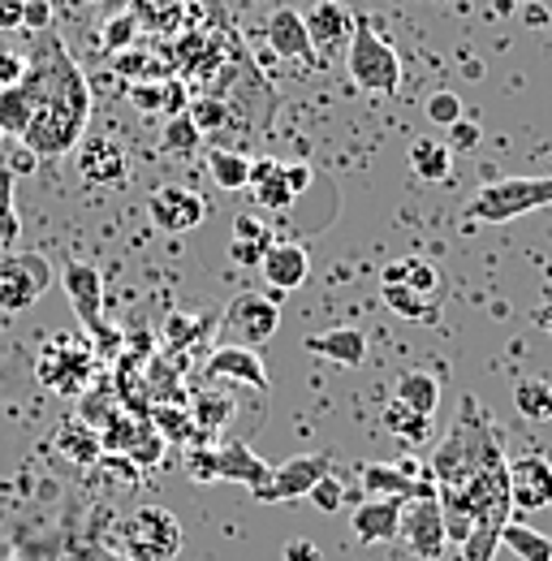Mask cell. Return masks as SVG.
I'll return each mask as SVG.
<instances>
[{"mask_svg": "<svg viewBox=\"0 0 552 561\" xmlns=\"http://www.w3.org/2000/svg\"><path fill=\"white\" fill-rule=\"evenodd\" d=\"M22 91L31 95V122L22 130V147L35 160H61L91 122V87L69 57L66 39L53 31L31 35V57L22 73Z\"/></svg>", "mask_w": 552, "mask_h": 561, "instance_id": "obj_1", "label": "cell"}, {"mask_svg": "<svg viewBox=\"0 0 552 561\" xmlns=\"http://www.w3.org/2000/svg\"><path fill=\"white\" fill-rule=\"evenodd\" d=\"M552 208V173H527V178H501L471 195L467 216L480 225H505L527 211Z\"/></svg>", "mask_w": 552, "mask_h": 561, "instance_id": "obj_2", "label": "cell"}, {"mask_svg": "<svg viewBox=\"0 0 552 561\" xmlns=\"http://www.w3.org/2000/svg\"><path fill=\"white\" fill-rule=\"evenodd\" d=\"M345 66H349L354 87L371 95H393L402 87V57L371 22H354V35L345 44Z\"/></svg>", "mask_w": 552, "mask_h": 561, "instance_id": "obj_3", "label": "cell"}, {"mask_svg": "<svg viewBox=\"0 0 552 561\" xmlns=\"http://www.w3.org/2000/svg\"><path fill=\"white\" fill-rule=\"evenodd\" d=\"M53 264L44 251H4L0 255V311H31L53 289Z\"/></svg>", "mask_w": 552, "mask_h": 561, "instance_id": "obj_4", "label": "cell"}, {"mask_svg": "<svg viewBox=\"0 0 552 561\" xmlns=\"http://www.w3.org/2000/svg\"><path fill=\"white\" fill-rule=\"evenodd\" d=\"M122 540L135 561H173L182 553V523L164 505H138L126 518Z\"/></svg>", "mask_w": 552, "mask_h": 561, "instance_id": "obj_5", "label": "cell"}, {"mask_svg": "<svg viewBox=\"0 0 552 561\" xmlns=\"http://www.w3.org/2000/svg\"><path fill=\"white\" fill-rule=\"evenodd\" d=\"M311 186V169L307 164H280L273 156H260L251 160V182L246 191L255 195V208L285 211L294 208V199Z\"/></svg>", "mask_w": 552, "mask_h": 561, "instance_id": "obj_6", "label": "cell"}, {"mask_svg": "<svg viewBox=\"0 0 552 561\" xmlns=\"http://www.w3.org/2000/svg\"><path fill=\"white\" fill-rule=\"evenodd\" d=\"M402 540L411 549V558L418 561H440L449 531H445V510L440 496H414L402 505Z\"/></svg>", "mask_w": 552, "mask_h": 561, "instance_id": "obj_7", "label": "cell"}, {"mask_svg": "<svg viewBox=\"0 0 552 561\" xmlns=\"http://www.w3.org/2000/svg\"><path fill=\"white\" fill-rule=\"evenodd\" d=\"M220 320H225V329L242 342V346H264V342H273V333L280 329V307H276L268 294H255V289H246V294H238V298H229V307L220 311Z\"/></svg>", "mask_w": 552, "mask_h": 561, "instance_id": "obj_8", "label": "cell"}, {"mask_svg": "<svg viewBox=\"0 0 552 561\" xmlns=\"http://www.w3.org/2000/svg\"><path fill=\"white\" fill-rule=\"evenodd\" d=\"M333 471V454H298L289 462L273 467V476L255 489V501H298Z\"/></svg>", "mask_w": 552, "mask_h": 561, "instance_id": "obj_9", "label": "cell"}, {"mask_svg": "<svg viewBox=\"0 0 552 561\" xmlns=\"http://www.w3.org/2000/svg\"><path fill=\"white\" fill-rule=\"evenodd\" d=\"M367 496H398V501H414V496H436L432 471H423L414 458H398V462H371L358 471Z\"/></svg>", "mask_w": 552, "mask_h": 561, "instance_id": "obj_10", "label": "cell"}, {"mask_svg": "<svg viewBox=\"0 0 552 561\" xmlns=\"http://www.w3.org/2000/svg\"><path fill=\"white\" fill-rule=\"evenodd\" d=\"M73 160H78V178L91 186H122L130 178L126 147L117 139H104V135H82L73 147Z\"/></svg>", "mask_w": 552, "mask_h": 561, "instance_id": "obj_11", "label": "cell"}, {"mask_svg": "<svg viewBox=\"0 0 552 561\" xmlns=\"http://www.w3.org/2000/svg\"><path fill=\"white\" fill-rule=\"evenodd\" d=\"M147 211H151V220H156L164 233H191L195 225L207 220V199L199 191H191V186L169 182V186H156V191L147 195Z\"/></svg>", "mask_w": 552, "mask_h": 561, "instance_id": "obj_12", "label": "cell"}, {"mask_svg": "<svg viewBox=\"0 0 552 561\" xmlns=\"http://www.w3.org/2000/svg\"><path fill=\"white\" fill-rule=\"evenodd\" d=\"M264 35H268V48H273L280 61L302 66V70H315L320 66V53H315V44H311L307 22H302L298 9H289V4L273 9L268 22H264Z\"/></svg>", "mask_w": 552, "mask_h": 561, "instance_id": "obj_13", "label": "cell"}, {"mask_svg": "<svg viewBox=\"0 0 552 561\" xmlns=\"http://www.w3.org/2000/svg\"><path fill=\"white\" fill-rule=\"evenodd\" d=\"M35 371H39V380L48 389H57L66 398H78L91 385V354L78 351L73 342H53V346H44Z\"/></svg>", "mask_w": 552, "mask_h": 561, "instance_id": "obj_14", "label": "cell"}, {"mask_svg": "<svg viewBox=\"0 0 552 561\" xmlns=\"http://www.w3.org/2000/svg\"><path fill=\"white\" fill-rule=\"evenodd\" d=\"M509 505L522 514L552 505V462L544 454H522L509 462Z\"/></svg>", "mask_w": 552, "mask_h": 561, "instance_id": "obj_15", "label": "cell"}, {"mask_svg": "<svg viewBox=\"0 0 552 561\" xmlns=\"http://www.w3.org/2000/svg\"><path fill=\"white\" fill-rule=\"evenodd\" d=\"M402 505L398 496H363L349 514V531L358 545H393L402 536Z\"/></svg>", "mask_w": 552, "mask_h": 561, "instance_id": "obj_16", "label": "cell"}, {"mask_svg": "<svg viewBox=\"0 0 552 561\" xmlns=\"http://www.w3.org/2000/svg\"><path fill=\"white\" fill-rule=\"evenodd\" d=\"M273 476V467L246 445V440H229V445H211V480L216 484H246L255 492Z\"/></svg>", "mask_w": 552, "mask_h": 561, "instance_id": "obj_17", "label": "cell"}, {"mask_svg": "<svg viewBox=\"0 0 552 561\" xmlns=\"http://www.w3.org/2000/svg\"><path fill=\"white\" fill-rule=\"evenodd\" d=\"M207 380H229V385H246V389H268V367L251 346H216L204 367Z\"/></svg>", "mask_w": 552, "mask_h": 561, "instance_id": "obj_18", "label": "cell"}, {"mask_svg": "<svg viewBox=\"0 0 552 561\" xmlns=\"http://www.w3.org/2000/svg\"><path fill=\"white\" fill-rule=\"evenodd\" d=\"M302 22H307V35H311V44H315L320 57L345 48L349 35H354V13L345 9L342 0H315V4L302 13Z\"/></svg>", "mask_w": 552, "mask_h": 561, "instance_id": "obj_19", "label": "cell"}, {"mask_svg": "<svg viewBox=\"0 0 552 561\" xmlns=\"http://www.w3.org/2000/svg\"><path fill=\"white\" fill-rule=\"evenodd\" d=\"M260 273L268 280V289L276 294H289V289H302L307 277H311V255L298 247V242H276L264 251V260H260Z\"/></svg>", "mask_w": 552, "mask_h": 561, "instance_id": "obj_20", "label": "cell"}, {"mask_svg": "<svg viewBox=\"0 0 552 561\" xmlns=\"http://www.w3.org/2000/svg\"><path fill=\"white\" fill-rule=\"evenodd\" d=\"M61 285H66L69 302H73V311H78V320L87 324V329H100V307H104V277L91 268V264H82V260H73L61 268Z\"/></svg>", "mask_w": 552, "mask_h": 561, "instance_id": "obj_21", "label": "cell"}, {"mask_svg": "<svg viewBox=\"0 0 552 561\" xmlns=\"http://www.w3.org/2000/svg\"><path fill=\"white\" fill-rule=\"evenodd\" d=\"M104 440H108V445H126V454L138 458L142 467H151V462H160V458H164V436L142 420L138 423L113 420L108 423V432H104Z\"/></svg>", "mask_w": 552, "mask_h": 561, "instance_id": "obj_22", "label": "cell"}, {"mask_svg": "<svg viewBox=\"0 0 552 561\" xmlns=\"http://www.w3.org/2000/svg\"><path fill=\"white\" fill-rule=\"evenodd\" d=\"M393 398L432 420V415L440 411V376H436L432 367H411V371H402V376H398Z\"/></svg>", "mask_w": 552, "mask_h": 561, "instance_id": "obj_23", "label": "cell"}, {"mask_svg": "<svg viewBox=\"0 0 552 561\" xmlns=\"http://www.w3.org/2000/svg\"><path fill=\"white\" fill-rule=\"evenodd\" d=\"M307 351L320 354V358H333L337 367H358L367 358V333H358V329L315 333V337H307Z\"/></svg>", "mask_w": 552, "mask_h": 561, "instance_id": "obj_24", "label": "cell"}, {"mask_svg": "<svg viewBox=\"0 0 552 561\" xmlns=\"http://www.w3.org/2000/svg\"><path fill=\"white\" fill-rule=\"evenodd\" d=\"M380 298H384V307H389L393 316H402V320H418V324L436 320L432 294H418V289L402 285V280H380Z\"/></svg>", "mask_w": 552, "mask_h": 561, "instance_id": "obj_25", "label": "cell"}, {"mask_svg": "<svg viewBox=\"0 0 552 561\" xmlns=\"http://www.w3.org/2000/svg\"><path fill=\"white\" fill-rule=\"evenodd\" d=\"M220 66V39H211L204 31H186L177 39V70L186 73H211Z\"/></svg>", "mask_w": 552, "mask_h": 561, "instance_id": "obj_26", "label": "cell"}, {"mask_svg": "<svg viewBox=\"0 0 552 561\" xmlns=\"http://www.w3.org/2000/svg\"><path fill=\"white\" fill-rule=\"evenodd\" d=\"M207 173L220 191H246L251 182V160L242 151H229V147H211L207 151Z\"/></svg>", "mask_w": 552, "mask_h": 561, "instance_id": "obj_27", "label": "cell"}, {"mask_svg": "<svg viewBox=\"0 0 552 561\" xmlns=\"http://www.w3.org/2000/svg\"><path fill=\"white\" fill-rule=\"evenodd\" d=\"M501 545L518 561H552V540L527 523H501Z\"/></svg>", "mask_w": 552, "mask_h": 561, "instance_id": "obj_28", "label": "cell"}, {"mask_svg": "<svg viewBox=\"0 0 552 561\" xmlns=\"http://www.w3.org/2000/svg\"><path fill=\"white\" fill-rule=\"evenodd\" d=\"M380 423H384V432H389V436H398L402 445H423V440L432 436V420H427V415H418V411H411V407H406V402H398V398L384 407Z\"/></svg>", "mask_w": 552, "mask_h": 561, "instance_id": "obj_29", "label": "cell"}, {"mask_svg": "<svg viewBox=\"0 0 552 561\" xmlns=\"http://www.w3.org/2000/svg\"><path fill=\"white\" fill-rule=\"evenodd\" d=\"M411 169L423 182H440L453 169V151L445 139H414L411 142Z\"/></svg>", "mask_w": 552, "mask_h": 561, "instance_id": "obj_30", "label": "cell"}, {"mask_svg": "<svg viewBox=\"0 0 552 561\" xmlns=\"http://www.w3.org/2000/svg\"><path fill=\"white\" fill-rule=\"evenodd\" d=\"M233 411H238L233 398H229V393H216V389H199V393L191 398V423H195L199 432H207V436L220 432L225 423L233 420Z\"/></svg>", "mask_w": 552, "mask_h": 561, "instance_id": "obj_31", "label": "cell"}, {"mask_svg": "<svg viewBox=\"0 0 552 561\" xmlns=\"http://www.w3.org/2000/svg\"><path fill=\"white\" fill-rule=\"evenodd\" d=\"M514 407H518V415H527V420H536V423L552 420L549 376H527V380H518V385H514Z\"/></svg>", "mask_w": 552, "mask_h": 561, "instance_id": "obj_32", "label": "cell"}, {"mask_svg": "<svg viewBox=\"0 0 552 561\" xmlns=\"http://www.w3.org/2000/svg\"><path fill=\"white\" fill-rule=\"evenodd\" d=\"M100 445H104V440L91 432V423L69 420L57 427V449L69 454L73 462H95V458H100Z\"/></svg>", "mask_w": 552, "mask_h": 561, "instance_id": "obj_33", "label": "cell"}, {"mask_svg": "<svg viewBox=\"0 0 552 561\" xmlns=\"http://www.w3.org/2000/svg\"><path fill=\"white\" fill-rule=\"evenodd\" d=\"M160 147H164L169 156H177V160H191V156L204 147V130L191 122V113H177V117H169Z\"/></svg>", "mask_w": 552, "mask_h": 561, "instance_id": "obj_34", "label": "cell"}, {"mask_svg": "<svg viewBox=\"0 0 552 561\" xmlns=\"http://www.w3.org/2000/svg\"><path fill=\"white\" fill-rule=\"evenodd\" d=\"M380 280H402V285H411L418 294H440V273H436V264H427V260H398V264H389L384 268V277Z\"/></svg>", "mask_w": 552, "mask_h": 561, "instance_id": "obj_35", "label": "cell"}, {"mask_svg": "<svg viewBox=\"0 0 552 561\" xmlns=\"http://www.w3.org/2000/svg\"><path fill=\"white\" fill-rule=\"evenodd\" d=\"M26 122H31V95L22 91V82H18V87H4V91H0V135L22 139Z\"/></svg>", "mask_w": 552, "mask_h": 561, "instance_id": "obj_36", "label": "cell"}, {"mask_svg": "<svg viewBox=\"0 0 552 561\" xmlns=\"http://www.w3.org/2000/svg\"><path fill=\"white\" fill-rule=\"evenodd\" d=\"M13 169L0 164V251H9L22 233V220H18V208H13Z\"/></svg>", "mask_w": 552, "mask_h": 561, "instance_id": "obj_37", "label": "cell"}, {"mask_svg": "<svg viewBox=\"0 0 552 561\" xmlns=\"http://www.w3.org/2000/svg\"><path fill=\"white\" fill-rule=\"evenodd\" d=\"M423 113H427V122L432 126H453V122H462V100L453 95V91H432L427 100H423Z\"/></svg>", "mask_w": 552, "mask_h": 561, "instance_id": "obj_38", "label": "cell"}, {"mask_svg": "<svg viewBox=\"0 0 552 561\" xmlns=\"http://www.w3.org/2000/svg\"><path fill=\"white\" fill-rule=\"evenodd\" d=\"M496 545H501V527L483 523V527H471V536L462 540L467 549V561H492L496 558Z\"/></svg>", "mask_w": 552, "mask_h": 561, "instance_id": "obj_39", "label": "cell"}, {"mask_svg": "<svg viewBox=\"0 0 552 561\" xmlns=\"http://www.w3.org/2000/svg\"><path fill=\"white\" fill-rule=\"evenodd\" d=\"M268 247H273V233H268V238H233V242H229V260H233L238 268H260V260H264Z\"/></svg>", "mask_w": 552, "mask_h": 561, "instance_id": "obj_40", "label": "cell"}, {"mask_svg": "<svg viewBox=\"0 0 552 561\" xmlns=\"http://www.w3.org/2000/svg\"><path fill=\"white\" fill-rule=\"evenodd\" d=\"M307 496H311V501H315V505H320V510H324V514H333V510H342L345 489H342V480H337V476H333V471H329V476H324V480H320V484H315V489L307 492Z\"/></svg>", "mask_w": 552, "mask_h": 561, "instance_id": "obj_41", "label": "cell"}, {"mask_svg": "<svg viewBox=\"0 0 552 561\" xmlns=\"http://www.w3.org/2000/svg\"><path fill=\"white\" fill-rule=\"evenodd\" d=\"M135 31H138L135 18H113V22L104 26V48H108V53L130 48V44H135Z\"/></svg>", "mask_w": 552, "mask_h": 561, "instance_id": "obj_42", "label": "cell"}, {"mask_svg": "<svg viewBox=\"0 0 552 561\" xmlns=\"http://www.w3.org/2000/svg\"><path fill=\"white\" fill-rule=\"evenodd\" d=\"M22 31H53V4L48 0H26L22 9Z\"/></svg>", "mask_w": 552, "mask_h": 561, "instance_id": "obj_43", "label": "cell"}, {"mask_svg": "<svg viewBox=\"0 0 552 561\" xmlns=\"http://www.w3.org/2000/svg\"><path fill=\"white\" fill-rule=\"evenodd\" d=\"M191 122L199 126V130H216L220 122H225V104L220 100H199V104H191Z\"/></svg>", "mask_w": 552, "mask_h": 561, "instance_id": "obj_44", "label": "cell"}, {"mask_svg": "<svg viewBox=\"0 0 552 561\" xmlns=\"http://www.w3.org/2000/svg\"><path fill=\"white\" fill-rule=\"evenodd\" d=\"M22 73H26V57H22V53H4V48H0V91H4V87H18V82H22Z\"/></svg>", "mask_w": 552, "mask_h": 561, "instance_id": "obj_45", "label": "cell"}, {"mask_svg": "<svg viewBox=\"0 0 552 561\" xmlns=\"http://www.w3.org/2000/svg\"><path fill=\"white\" fill-rule=\"evenodd\" d=\"M449 135H453V139H449V151H471V147L480 142V126H475V122H471V126H467V122H453Z\"/></svg>", "mask_w": 552, "mask_h": 561, "instance_id": "obj_46", "label": "cell"}, {"mask_svg": "<svg viewBox=\"0 0 552 561\" xmlns=\"http://www.w3.org/2000/svg\"><path fill=\"white\" fill-rule=\"evenodd\" d=\"M233 238H268V229H264V220H260V216L242 211V216L233 220Z\"/></svg>", "mask_w": 552, "mask_h": 561, "instance_id": "obj_47", "label": "cell"}, {"mask_svg": "<svg viewBox=\"0 0 552 561\" xmlns=\"http://www.w3.org/2000/svg\"><path fill=\"white\" fill-rule=\"evenodd\" d=\"M22 9L26 0H0V31H22Z\"/></svg>", "mask_w": 552, "mask_h": 561, "instance_id": "obj_48", "label": "cell"}, {"mask_svg": "<svg viewBox=\"0 0 552 561\" xmlns=\"http://www.w3.org/2000/svg\"><path fill=\"white\" fill-rule=\"evenodd\" d=\"M285 561H324V558H320V549L311 540H289L285 545Z\"/></svg>", "mask_w": 552, "mask_h": 561, "instance_id": "obj_49", "label": "cell"}]
</instances>
